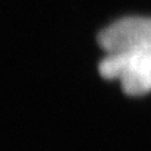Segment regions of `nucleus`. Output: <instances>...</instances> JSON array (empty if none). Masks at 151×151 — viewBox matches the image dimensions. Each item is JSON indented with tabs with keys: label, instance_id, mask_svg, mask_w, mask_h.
Returning <instances> with one entry per match:
<instances>
[{
	"label": "nucleus",
	"instance_id": "f03ea898",
	"mask_svg": "<svg viewBox=\"0 0 151 151\" xmlns=\"http://www.w3.org/2000/svg\"><path fill=\"white\" fill-rule=\"evenodd\" d=\"M100 46L107 51H145L151 53V18H122L99 35Z\"/></svg>",
	"mask_w": 151,
	"mask_h": 151
},
{
	"label": "nucleus",
	"instance_id": "f257e3e1",
	"mask_svg": "<svg viewBox=\"0 0 151 151\" xmlns=\"http://www.w3.org/2000/svg\"><path fill=\"white\" fill-rule=\"evenodd\" d=\"M99 72L106 79L120 81L128 96L151 93V53L113 51L107 53L99 65Z\"/></svg>",
	"mask_w": 151,
	"mask_h": 151
}]
</instances>
